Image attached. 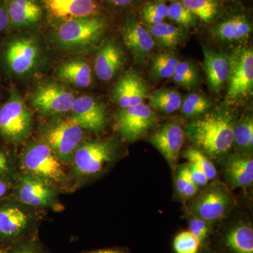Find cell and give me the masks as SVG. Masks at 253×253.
<instances>
[{
	"label": "cell",
	"instance_id": "cell-26",
	"mask_svg": "<svg viewBox=\"0 0 253 253\" xmlns=\"http://www.w3.org/2000/svg\"><path fill=\"white\" fill-rule=\"evenodd\" d=\"M149 106L152 109L164 113L172 114L180 109L181 94L173 89H161L153 91L149 96Z\"/></svg>",
	"mask_w": 253,
	"mask_h": 253
},
{
	"label": "cell",
	"instance_id": "cell-20",
	"mask_svg": "<svg viewBox=\"0 0 253 253\" xmlns=\"http://www.w3.org/2000/svg\"><path fill=\"white\" fill-rule=\"evenodd\" d=\"M121 33L125 44L136 59H142L152 51L154 38L135 20H127L123 25Z\"/></svg>",
	"mask_w": 253,
	"mask_h": 253
},
{
	"label": "cell",
	"instance_id": "cell-32",
	"mask_svg": "<svg viewBox=\"0 0 253 253\" xmlns=\"http://www.w3.org/2000/svg\"><path fill=\"white\" fill-rule=\"evenodd\" d=\"M172 78L173 81L178 85L189 89L196 84L198 79V73L191 63L179 61L176 65Z\"/></svg>",
	"mask_w": 253,
	"mask_h": 253
},
{
	"label": "cell",
	"instance_id": "cell-36",
	"mask_svg": "<svg viewBox=\"0 0 253 253\" xmlns=\"http://www.w3.org/2000/svg\"><path fill=\"white\" fill-rule=\"evenodd\" d=\"M168 17L184 27L196 24V17L179 1L168 5Z\"/></svg>",
	"mask_w": 253,
	"mask_h": 253
},
{
	"label": "cell",
	"instance_id": "cell-10",
	"mask_svg": "<svg viewBox=\"0 0 253 253\" xmlns=\"http://www.w3.org/2000/svg\"><path fill=\"white\" fill-rule=\"evenodd\" d=\"M35 239L32 235L31 217L17 206L0 202V246L9 249L15 245Z\"/></svg>",
	"mask_w": 253,
	"mask_h": 253
},
{
	"label": "cell",
	"instance_id": "cell-31",
	"mask_svg": "<svg viewBox=\"0 0 253 253\" xmlns=\"http://www.w3.org/2000/svg\"><path fill=\"white\" fill-rule=\"evenodd\" d=\"M179 60L172 53H162L153 59L152 71L156 77L161 79L172 78Z\"/></svg>",
	"mask_w": 253,
	"mask_h": 253
},
{
	"label": "cell",
	"instance_id": "cell-28",
	"mask_svg": "<svg viewBox=\"0 0 253 253\" xmlns=\"http://www.w3.org/2000/svg\"><path fill=\"white\" fill-rule=\"evenodd\" d=\"M234 144L239 154L250 156L253 146V118H244L237 126H234Z\"/></svg>",
	"mask_w": 253,
	"mask_h": 253
},
{
	"label": "cell",
	"instance_id": "cell-9",
	"mask_svg": "<svg viewBox=\"0 0 253 253\" xmlns=\"http://www.w3.org/2000/svg\"><path fill=\"white\" fill-rule=\"evenodd\" d=\"M75 99L72 91L56 82L42 83L28 98L31 107L45 116H60L70 112Z\"/></svg>",
	"mask_w": 253,
	"mask_h": 253
},
{
	"label": "cell",
	"instance_id": "cell-25",
	"mask_svg": "<svg viewBox=\"0 0 253 253\" xmlns=\"http://www.w3.org/2000/svg\"><path fill=\"white\" fill-rule=\"evenodd\" d=\"M224 244L232 253H253V229L251 224L234 226L226 234Z\"/></svg>",
	"mask_w": 253,
	"mask_h": 253
},
{
	"label": "cell",
	"instance_id": "cell-14",
	"mask_svg": "<svg viewBox=\"0 0 253 253\" xmlns=\"http://www.w3.org/2000/svg\"><path fill=\"white\" fill-rule=\"evenodd\" d=\"M11 28L18 31L35 29L43 21L44 7L41 0H3Z\"/></svg>",
	"mask_w": 253,
	"mask_h": 253
},
{
	"label": "cell",
	"instance_id": "cell-15",
	"mask_svg": "<svg viewBox=\"0 0 253 253\" xmlns=\"http://www.w3.org/2000/svg\"><path fill=\"white\" fill-rule=\"evenodd\" d=\"M147 85L134 71H128L118 80L113 89L111 97L121 109L136 106L149 99Z\"/></svg>",
	"mask_w": 253,
	"mask_h": 253
},
{
	"label": "cell",
	"instance_id": "cell-3",
	"mask_svg": "<svg viewBox=\"0 0 253 253\" xmlns=\"http://www.w3.org/2000/svg\"><path fill=\"white\" fill-rule=\"evenodd\" d=\"M106 27V20L99 15L73 18L60 25L55 31L53 41L62 51H86L99 42Z\"/></svg>",
	"mask_w": 253,
	"mask_h": 253
},
{
	"label": "cell",
	"instance_id": "cell-21",
	"mask_svg": "<svg viewBox=\"0 0 253 253\" xmlns=\"http://www.w3.org/2000/svg\"><path fill=\"white\" fill-rule=\"evenodd\" d=\"M204 70L208 83L212 91L219 92L229 78V57L207 48H204Z\"/></svg>",
	"mask_w": 253,
	"mask_h": 253
},
{
	"label": "cell",
	"instance_id": "cell-4",
	"mask_svg": "<svg viewBox=\"0 0 253 253\" xmlns=\"http://www.w3.org/2000/svg\"><path fill=\"white\" fill-rule=\"evenodd\" d=\"M33 114L17 88H11L9 97L0 106V136L6 142L21 144L31 135Z\"/></svg>",
	"mask_w": 253,
	"mask_h": 253
},
{
	"label": "cell",
	"instance_id": "cell-16",
	"mask_svg": "<svg viewBox=\"0 0 253 253\" xmlns=\"http://www.w3.org/2000/svg\"><path fill=\"white\" fill-rule=\"evenodd\" d=\"M17 197L22 204L32 207H46L54 202L55 193L51 184L28 174L23 176L17 188Z\"/></svg>",
	"mask_w": 253,
	"mask_h": 253
},
{
	"label": "cell",
	"instance_id": "cell-39",
	"mask_svg": "<svg viewBox=\"0 0 253 253\" xmlns=\"http://www.w3.org/2000/svg\"><path fill=\"white\" fill-rule=\"evenodd\" d=\"M9 253H44L36 239L29 240L15 245L9 249Z\"/></svg>",
	"mask_w": 253,
	"mask_h": 253
},
{
	"label": "cell",
	"instance_id": "cell-7",
	"mask_svg": "<svg viewBox=\"0 0 253 253\" xmlns=\"http://www.w3.org/2000/svg\"><path fill=\"white\" fill-rule=\"evenodd\" d=\"M116 145L111 139L81 143L73 154V170L79 177L99 174L116 156Z\"/></svg>",
	"mask_w": 253,
	"mask_h": 253
},
{
	"label": "cell",
	"instance_id": "cell-27",
	"mask_svg": "<svg viewBox=\"0 0 253 253\" xmlns=\"http://www.w3.org/2000/svg\"><path fill=\"white\" fill-rule=\"evenodd\" d=\"M150 34L165 47L173 48L177 46L183 38L181 28L167 23L150 26Z\"/></svg>",
	"mask_w": 253,
	"mask_h": 253
},
{
	"label": "cell",
	"instance_id": "cell-17",
	"mask_svg": "<svg viewBox=\"0 0 253 253\" xmlns=\"http://www.w3.org/2000/svg\"><path fill=\"white\" fill-rule=\"evenodd\" d=\"M184 136L182 128L176 123H171L155 131L149 141L173 167L179 158Z\"/></svg>",
	"mask_w": 253,
	"mask_h": 253
},
{
	"label": "cell",
	"instance_id": "cell-12",
	"mask_svg": "<svg viewBox=\"0 0 253 253\" xmlns=\"http://www.w3.org/2000/svg\"><path fill=\"white\" fill-rule=\"evenodd\" d=\"M156 115L149 106L143 103L120 109L116 113V130L125 140L134 141L154 126Z\"/></svg>",
	"mask_w": 253,
	"mask_h": 253
},
{
	"label": "cell",
	"instance_id": "cell-40",
	"mask_svg": "<svg viewBox=\"0 0 253 253\" xmlns=\"http://www.w3.org/2000/svg\"><path fill=\"white\" fill-rule=\"evenodd\" d=\"M190 175L198 186H205L208 184V178L204 171L194 163H190L187 166Z\"/></svg>",
	"mask_w": 253,
	"mask_h": 253
},
{
	"label": "cell",
	"instance_id": "cell-42",
	"mask_svg": "<svg viewBox=\"0 0 253 253\" xmlns=\"http://www.w3.org/2000/svg\"><path fill=\"white\" fill-rule=\"evenodd\" d=\"M11 28L9 15L5 8L4 1L0 0V34L6 33Z\"/></svg>",
	"mask_w": 253,
	"mask_h": 253
},
{
	"label": "cell",
	"instance_id": "cell-22",
	"mask_svg": "<svg viewBox=\"0 0 253 253\" xmlns=\"http://www.w3.org/2000/svg\"><path fill=\"white\" fill-rule=\"evenodd\" d=\"M56 78L62 83L80 88H86L92 83L90 66L81 58L63 61L56 70Z\"/></svg>",
	"mask_w": 253,
	"mask_h": 253
},
{
	"label": "cell",
	"instance_id": "cell-18",
	"mask_svg": "<svg viewBox=\"0 0 253 253\" xmlns=\"http://www.w3.org/2000/svg\"><path fill=\"white\" fill-rule=\"evenodd\" d=\"M124 54L113 40H108L100 46L94 59V71L101 81L112 80L123 68Z\"/></svg>",
	"mask_w": 253,
	"mask_h": 253
},
{
	"label": "cell",
	"instance_id": "cell-11",
	"mask_svg": "<svg viewBox=\"0 0 253 253\" xmlns=\"http://www.w3.org/2000/svg\"><path fill=\"white\" fill-rule=\"evenodd\" d=\"M234 206L229 189L221 182H214L196 198L191 206L196 217L209 224L224 219Z\"/></svg>",
	"mask_w": 253,
	"mask_h": 253
},
{
	"label": "cell",
	"instance_id": "cell-45",
	"mask_svg": "<svg viewBox=\"0 0 253 253\" xmlns=\"http://www.w3.org/2000/svg\"><path fill=\"white\" fill-rule=\"evenodd\" d=\"M110 3L117 6H125L130 4L134 0H108Z\"/></svg>",
	"mask_w": 253,
	"mask_h": 253
},
{
	"label": "cell",
	"instance_id": "cell-6",
	"mask_svg": "<svg viewBox=\"0 0 253 253\" xmlns=\"http://www.w3.org/2000/svg\"><path fill=\"white\" fill-rule=\"evenodd\" d=\"M21 163L28 174L49 184H62L67 180L62 161L44 141L28 145L22 155Z\"/></svg>",
	"mask_w": 253,
	"mask_h": 253
},
{
	"label": "cell",
	"instance_id": "cell-47",
	"mask_svg": "<svg viewBox=\"0 0 253 253\" xmlns=\"http://www.w3.org/2000/svg\"><path fill=\"white\" fill-rule=\"evenodd\" d=\"M199 253H200V252Z\"/></svg>",
	"mask_w": 253,
	"mask_h": 253
},
{
	"label": "cell",
	"instance_id": "cell-34",
	"mask_svg": "<svg viewBox=\"0 0 253 253\" xmlns=\"http://www.w3.org/2000/svg\"><path fill=\"white\" fill-rule=\"evenodd\" d=\"M201 246V241L190 231L179 233L173 241V247L176 253H199Z\"/></svg>",
	"mask_w": 253,
	"mask_h": 253
},
{
	"label": "cell",
	"instance_id": "cell-13",
	"mask_svg": "<svg viewBox=\"0 0 253 253\" xmlns=\"http://www.w3.org/2000/svg\"><path fill=\"white\" fill-rule=\"evenodd\" d=\"M70 112V117L83 130L100 134L106 127V108L103 103L93 96L85 95L76 98Z\"/></svg>",
	"mask_w": 253,
	"mask_h": 253
},
{
	"label": "cell",
	"instance_id": "cell-19",
	"mask_svg": "<svg viewBox=\"0 0 253 253\" xmlns=\"http://www.w3.org/2000/svg\"><path fill=\"white\" fill-rule=\"evenodd\" d=\"M50 14L63 21L73 18L99 15L94 0H41Z\"/></svg>",
	"mask_w": 253,
	"mask_h": 253
},
{
	"label": "cell",
	"instance_id": "cell-23",
	"mask_svg": "<svg viewBox=\"0 0 253 253\" xmlns=\"http://www.w3.org/2000/svg\"><path fill=\"white\" fill-rule=\"evenodd\" d=\"M225 174L234 188L247 187L253 182V160L251 156L231 155L226 160Z\"/></svg>",
	"mask_w": 253,
	"mask_h": 253
},
{
	"label": "cell",
	"instance_id": "cell-8",
	"mask_svg": "<svg viewBox=\"0 0 253 253\" xmlns=\"http://www.w3.org/2000/svg\"><path fill=\"white\" fill-rule=\"evenodd\" d=\"M229 74L226 100L235 102L251 96L253 89V51L239 46L229 56Z\"/></svg>",
	"mask_w": 253,
	"mask_h": 253
},
{
	"label": "cell",
	"instance_id": "cell-44",
	"mask_svg": "<svg viewBox=\"0 0 253 253\" xmlns=\"http://www.w3.org/2000/svg\"><path fill=\"white\" fill-rule=\"evenodd\" d=\"M83 253H130L127 252L126 250L119 249H108L96 250V251H89V252H85Z\"/></svg>",
	"mask_w": 253,
	"mask_h": 253
},
{
	"label": "cell",
	"instance_id": "cell-35",
	"mask_svg": "<svg viewBox=\"0 0 253 253\" xmlns=\"http://www.w3.org/2000/svg\"><path fill=\"white\" fill-rule=\"evenodd\" d=\"M183 156L190 163H194L196 166H199L204 171L209 180H212L215 177L217 171L214 165L202 151L194 148H189L184 151Z\"/></svg>",
	"mask_w": 253,
	"mask_h": 253
},
{
	"label": "cell",
	"instance_id": "cell-41",
	"mask_svg": "<svg viewBox=\"0 0 253 253\" xmlns=\"http://www.w3.org/2000/svg\"><path fill=\"white\" fill-rule=\"evenodd\" d=\"M190 178H191V175H190L189 169H188L187 166H184L179 170L176 179V189L181 196L185 189L186 184L189 182Z\"/></svg>",
	"mask_w": 253,
	"mask_h": 253
},
{
	"label": "cell",
	"instance_id": "cell-37",
	"mask_svg": "<svg viewBox=\"0 0 253 253\" xmlns=\"http://www.w3.org/2000/svg\"><path fill=\"white\" fill-rule=\"evenodd\" d=\"M189 231L199 239L203 245L211 234V224L194 215L189 221Z\"/></svg>",
	"mask_w": 253,
	"mask_h": 253
},
{
	"label": "cell",
	"instance_id": "cell-29",
	"mask_svg": "<svg viewBox=\"0 0 253 253\" xmlns=\"http://www.w3.org/2000/svg\"><path fill=\"white\" fill-rule=\"evenodd\" d=\"M195 17L210 23L218 12L217 0H179Z\"/></svg>",
	"mask_w": 253,
	"mask_h": 253
},
{
	"label": "cell",
	"instance_id": "cell-1",
	"mask_svg": "<svg viewBox=\"0 0 253 253\" xmlns=\"http://www.w3.org/2000/svg\"><path fill=\"white\" fill-rule=\"evenodd\" d=\"M234 126L228 113H208L189 123L184 134L204 154L218 159L227 154L232 147Z\"/></svg>",
	"mask_w": 253,
	"mask_h": 253
},
{
	"label": "cell",
	"instance_id": "cell-5",
	"mask_svg": "<svg viewBox=\"0 0 253 253\" xmlns=\"http://www.w3.org/2000/svg\"><path fill=\"white\" fill-rule=\"evenodd\" d=\"M44 142L62 162L72 163L73 154L81 144L84 131L71 117L56 118L42 129Z\"/></svg>",
	"mask_w": 253,
	"mask_h": 253
},
{
	"label": "cell",
	"instance_id": "cell-24",
	"mask_svg": "<svg viewBox=\"0 0 253 253\" xmlns=\"http://www.w3.org/2000/svg\"><path fill=\"white\" fill-rule=\"evenodd\" d=\"M252 26L244 14H236L223 20L214 29V36L223 41H240L249 38Z\"/></svg>",
	"mask_w": 253,
	"mask_h": 253
},
{
	"label": "cell",
	"instance_id": "cell-2",
	"mask_svg": "<svg viewBox=\"0 0 253 253\" xmlns=\"http://www.w3.org/2000/svg\"><path fill=\"white\" fill-rule=\"evenodd\" d=\"M45 56L41 41L34 35H14L0 44V66L11 78L35 74L42 67Z\"/></svg>",
	"mask_w": 253,
	"mask_h": 253
},
{
	"label": "cell",
	"instance_id": "cell-38",
	"mask_svg": "<svg viewBox=\"0 0 253 253\" xmlns=\"http://www.w3.org/2000/svg\"><path fill=\"white\" fill-rule=\"evenodd\" d=\"M14 172L12 160L5 150L0 148V179L10 180Z\"/></svg>",
	"mask_w": 253,
	"mask_h": 253
},
{
	"label": "cell",
	"instance_id": "cell-46",
	"mask_svg": "<svg viewBox=\"0 0 253 253\" xmlns=\"http://www.w3.org/2000/svg\"><path fill=\"white\" fill-rule=\"evenodd\" d=\"M0 253H9V249H4L0 246Z\"/></svg>",
	"mask_w": 253,
	"mask_h": 253
},
{
	"label": "cell",
	"instance_id": "cell-43",
	"mask_svg": "<svg viewBox=\"0 0 253 253\" xmlns=\"http://www.w3.org/2000/svg\"><path fill=\"white\" fill-rule=\"evenodd\" d=\"M11 188V183L10 180L0 179V200L9 192Z\"/></svg>",
	"mask_w": 253,
	"mask_h": 253
},
{
	"label": "cell",
	"instance_id": "cell-33",
	"mask_svg": "<svg viewBox=\"0 0 253 253\" xmlns=\"http://www.w3.org/2000/svg\"><path fill=\"white\" fill-rule=\"evenodd\" d=\"M141 15L145 22L150 26L159 24L168 17V5L163 0L148 3L143 8Z\"/></svg>",
	"mask_w": 253,
	"mask_h": 253
},
{
	"label": "cell",
	"instance_id": "cell-30",
	"mask_svg": "<svg viewBox=\"0 0 253 253\" xmlns=\"http://www.w3.org/2000/svg\"><path fill=\"white\" fill-rule=\"evenodd\" d=\"M212 107L207 98L200 94L193 93L187 95L181 101V111L187 118H197L206 114Z\"/></svg>",
	"mask_w": 253,
	"mask_h": 253
}]
</instances>
